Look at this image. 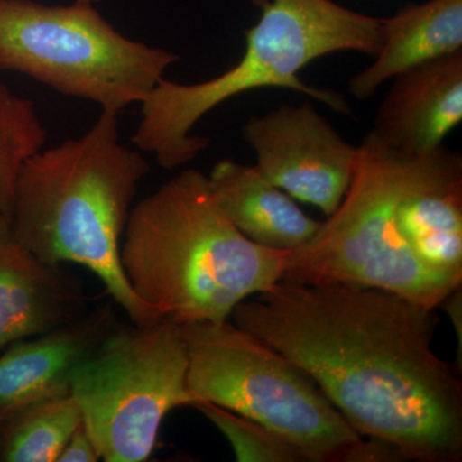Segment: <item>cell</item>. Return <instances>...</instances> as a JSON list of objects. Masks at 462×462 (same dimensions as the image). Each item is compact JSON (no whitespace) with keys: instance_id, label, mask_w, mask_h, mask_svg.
I'll return each instance as SVG.
<instances>
[{"instance_id":"4fadbf2b","label":"cell","mask_w":462,"mask_h":462,"mask_svg":"<svg viewBox=\"0 0 462 462\" xmlns=\"http://www.w3.org/2000/svg\"><path fill=\"white\" fill-rule=\"evenodd\" d=\"M397 226L412 256L438 278L462 285V157L446 147L397 207Z\"/></svg>"},{"instance_id":"9a60e30c","label":"cell","mask_w":462,"mask_h":462,"mask_svg":"<svg viewBox=\"0 0 462 462\" xmlns=\"http://www.w3.org/2000/svg\"><path fill=\"white\" fill-rule=\"evenodd\" d=\"M462 51V0H427L382 18V47L375 60L352 76L349 93L372 98L382 85L409 71Z\"/></svg>"},{"instance_id":"30bf717a","label":"cell","mask_w":462,"mask_h":462,"mask_svg":"<svg viewBox=\"0 0 462 462\" xmlns=\"http://www.w3.org/2000/svg\"><path fill=\"white\" fill-rule=\"evenodd\" d=\"M392 81L370 133L404 156L443 147L462 121V51L413 67Z\"/></svg>"},{"instance_id":"ac0fdd59","label":"cell","mask_w":462,"mask_h":462,"mask_svg":"<svg viewBox=\"0 0 462 462\" xmlns=\"http://www.w3.org/2000/svg\"><path fill=\"white\" fill-rule=\"evenodd\" d=\"M229 440L236 461L312 462L300 447L260 422L205 401L193 404Z\"/></svg>"},{"instance_id":"7a4b0ae2","label":"cell","mask_w":462,"mask_h":462,"mask_svg":"<svg viewBox=\"0 0 462 462\" xmlns=\"http://www.w3.org/2000/svg\"><path fill=\"white\" fill-rule=\"evenodd\" d=\"M151 165L121 141L118 115L100 111L89 129L42 149L18 178L11 231L50 264L76 263L98 276L134 324L160 315L130 287L121 245L139 185Z\"/></svg>"},{"instance_id":"9c48e42d","label":"cell","mask_w":462,"mask_h":462,"mask_svg":"<svg viewBox=\"0 0 462 462\" xmlns=\"http://www.w3.org/2000/svg\"><path fill=\"white\" fill-rule=\"evenodd\" d=\"M242 136L272 184L327 217L337 211L354 176L358 145L345 141L311 102L251 116Z\"/></svg>"},{"instance_id":"d6986e66","label":"cell","mask_w":462,"mask_h":462,"mask_svg":"<svg viewBox=\"0 0 462 462\" xmlns=\"http://www.w3.org/2000/svg\"><path fill=\"white\" fill-rule=\"evenodd\" d=\"M99 460L98 448L83 421V424L67 440L57 462H97Z\"/></svg>"},{"instance_id":"3957f363","label":"cell","mask_w":462,"mask_h":462,"mask_svg":"<svg viewBox=\"0 0 462 462\" xmlns=\"http://www.w3.org/2000/svg\"><path fill=\"white\" fill-rule=\"evenodd\" d=\"M287 254L243 236L196 169L133 207L121 245L130 287L179 325L230 320L240 302L282 282Z\"/></svg>"},{"instance_id":"277c9868","label":"cell","mask_w":462,"mask_h":462,"mask_svg":"<svg viewBox=\"0 0 462 462\" xmlns=\"http://www.w3.org/2000/svg\"><path fill=\"white\" fill-rule=\"evenodd\" d=\"M256 25L245 32L239 62L196 84L162 79L141 103L134 147L152 154L165 170L196 160L209 138L193 129L209 112L248 91L279 88L298 91L339 114H351L342 94L300 80V72L319 58L357 51L375 57L382 47V18L343 7L334 0H254Z\"/></svg>"},{"instance_id":"8992f818","label":"cell","mask_w":462,"mask_h":462,"mask_svg":"<svg viewBox=\"0 0 462 462\" xmlns=\"http://www.w3.org/2000/svg\"><path fill=\"white\" fill-rule=\"evenodd\" d=\"M443 147L424 156H404L367 133L358 144L345 199L309 242L288 252L282 281L366 285L430 309L442 306L458 288L412 256L398 230L397 207L433 167Z\"/></svg>"},{"instance_id":"8fae6325","label":"cell","mask_w":462,"mask_h":462,"mask_svg":"<svg viewBox=\"0 0 462 462\" xmlns=\"http://www.w3.org/2000/svg\"><path fill=\"white\" fill-rule=\"evenodd\" d=\"M111 305H103L65 327L8 346L0 356V425L21 410L71 392L79 364L114 329Z\"/></svg>"},{"instance_id":"ba28073f","label":"cell","mask_w":462,"mask_h":462,"mask_svg":"<svg viewBox=\"0 0 462 462\" xmlns=\"http://www.w3.org/2000/svg\"><path fill=\"white\" fill-rule=\"evenodd\" d=\"M187 373L178 322L162 318L149 324L115 325L71 379V394L100 460H149L167 413L193 404Z\"/></svg>"},{"instance_id":"e0dca14e","label":"cell","mask_w":462,"mask_h":462,"mask_svg":"<svg viewBox=\"0 0 462 462\" xmlns=\"http://www.w3.org/2000/svg\"><path fill=\"white\" fill-rule=\"evenodd\" d=\"M47 141L35 103L0 81V226L11 227L20 173Z\"/></svg>"},{"instance_id":"7c38bea8","label":"cell","mask_w":462,"mask_h":462,"mask_svg":"<svg viewBox=\"0 0 462 462\" xmlns=\"http://www.w3.org/2000/svg\"><path fill=\"white\" fill-rule=\"evenodd\" d=\"M85 314L80 282L33 256L0 226V349L65 327Z\"/></svg>"},{"instance_id":"5b68a950","label":"cell","mask_w":462,"mask_h":462,"mask_svg":"<svg viewBox=\"0 0 462 462\" xmlns=\"http://www.w3.org/2000/svg\"><path fill=\"white\" fill-rule=\"evenodd\" d=\"M180 329L193 404L205 401L260 422L312 462L402 461L393 447L358 434L309 374L233 321Z\"/></svg>"},{"instance_id":"ffe728a7","label":"cell","mask_w":462,"mask_h":462,"mask_svg":"<svg viewBox=\"0 0 462 462\" xmlns=\"http://www.w3.org/2000/svg\"><path fill=\"white\" fill-rule=\"evenodd\" d=\"M76 2H84V3H98L100 0H76Z\"/></svg>"},{"instance_id":"2e32d148","label":"cell","mask_w":462,"mask_h":462,"mask_svg":"<svg viewBox=\"0 0 462 462\" xmlns=\"http://www.w3.org/2000/svg\"><path fill=\"white\" fill-rule=\"evenodd\" d=\"M81 424L71 392L39 401L0 425V462H57Z\"/></svg>"},{"instance_id":"52a82bcc","label":"cell","mask_w":462,"mask_h":462,"mask_svg":"<svg viewBox=\"0 0 462 462\" xmlns=\"http://www.w3.org/2000/svg\"><path fill=\"white\" fill-rule=\"evenodd\" d=\"M179 60L175 51L125 36L93 3L0 0V69L102 111L141 105Z\"/></svg>"},{"instance_id":"6da1fadb","label":"cell","mask_w":462,"mask_h":462,"mask_svg":"<svg viewBox=\"0 0 462 462\" xmlns=\"http://www.w3.org/2000/svg\"><path fill=\"white\" fill-rule=\"evenodd\" d=\"M230 320L309 374L364 438L403 461L462 460L461 370L431 348L436 309L387 289L282 281Z\"/></svg>"},{"instance_id":"5bb4252c","label":"cell","mask_w":462,"mask_h":462,"mask_svg":"<svg viewBox=\"0 0 462 462\" xmlns=\"http://www.w3.org/2000/svg\"><path fill=\"white\" fill-rule=\"evenodd\" d=\"M207 176L231 224L258 245L294 251L320 227V221L306 215L296 199L267 180L256 166L225 158Z\"/></svg>"}]
</instances>
